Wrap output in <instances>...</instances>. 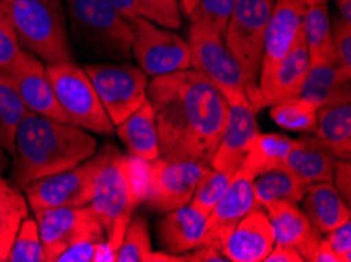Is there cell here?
I'll return each instance as SVG.
<instances>
[{
	"label": "cell",
	"mask_w": 351,
	"mask_h": 262,
	"mask_svg": "<svg viewBox=\"0 0 351 262\" xmlns=\"http://www.w3.org/2000/svg\"><path fill=\"white\" fill-rule=\"evenodd\" d=\"M147 99L155 112L159 157L194 160L211 167L228 115L219 88L189 68L152 77Z\"/></svg>",
	"instance_id": "6da1fadb"
},
{
	"label": "cell",
	"mask_w": 351,
	"mask_h": 262,
	"mask_svg": "<svg viewBox=\"0 0 351 262\" xmlns=\"http://www.w3.org/2000/svg\"><path fill=\"white\" fill-rule=\"evenodd\" d=\"M88 131L27 112L14 138L13 181L24 189L32 181L76 167L97 153Z\"/></svg>",
	"instance_id": "7a4b0ae2"
},
{
	"label": "cell",
	"mask_w": 351,
	"mask_h": 262,
	"mask_svg": "<svg viewBox=\"0 0 351 262\" xmlns=\"http://www.w3.org/2000/svg\"><path fill=\"white\" fill-rule=\"evenodd\" d=\"M147 196V162L114 148L95 178L88 206L104 229L106 240L119 250L132 213Z\"/></svg>",
	"instance_id": "3957f363"
},
{
	"label": "cell",
	"mask_w": 351,
	"mask_h": 262,
	"mask_svg": "<svg viewBox=\"0 0 351 262\" xmlns=\"http://www.w3.org/2000/svg\"><path fill=\"white\" fill-rule=\"evenodd\" d=\"M5 18L21 46L45 65L73 62L62 0H2Z\"/></svg>",
	"instance_id": "277c9868"
},
{
	"label": "cell",
	"mask_w": 351,
	"mask_h": 262,
	"mask_svg": "<svg viewBox=\"0 0 351 262\" xmlns=\"http://www.w3.org/2000/svg\"><path fill=\"white\" fill-rule=\"evenodd\" d=\"M65 13L82 49L121 62L132 57L134 30L109 0H65Z\"/></svg>",
	"instance_id": "5b68a950"
},
{
	"label": "cell",
	"mask_w": 351,
	"mask_h": 262,
	"mask_svg": "<svg viewBox=\"0 0 351 262\" xmlns=\"http://www.w3.org/2000/svg\"><path fill=\"white\" fill-rule=\"evenodd\" d=\"M46 69L68 121L84 131L112 135L115 126L85 69L74 62L46 65Z\"/></svg>",
	"instance_id": "8992f818"
},
{
	"label": "cell",
	"mask_w": 351,
	"mask_h": 262,
	"mask_svg": "<svg viewBox=\"0 0 351 262\" xmlns=\"http://www.w3.org/2000/svg\"><path fill=\"white\" fill-rule=\"evenodd\" d=\"M112 151V144H106L76 167L32 181L23 189L30 209L87 206L93 195L95 178Z\"/></svg>",
	"instance_id": "52a82bcc"
},
{
	"label": "cell",
	"mask_w": 351,
	"mask_h": 262,
	"mask_svg": "<svg viewBox=\"0 0 351 262\" xmlns=\"http://www.w3.org/2000/svg\"><path fill=\"white\" fill-rule=\"evenodd\" d=\"M191 69L204 74L222 90H239L246 93L255 112L263 109L258 90L249 85L243 69L227 49L224 38L210 27L191 23L189 27Z\"/></svg>",
	"instance_id": "ba28073f"
},
{
	"label": "cell",
	"mask_w": 351,
	"mask_h": 262,
	"mask_svg": "<svg viewBox=\"0 0 351 262\" xmlns=\"http://www.w3.org/2000/svg\"><path fill=\"white\" fill-rule=\"evenodd\" d=\"M273 5L274 0H237L224 34L227 49L255 90H258L265 30Z\"/></svg>",
	"instance_id": "9c48e42d"
},
{
	"label": "cell",
	"mask_w": 351,
	"mask_h": 262,
	"mask_svg": "<svg viewBox=\"0 0 351 262\" xmlns=\"http://www.w3.org/2000/svg\"><path fill=\"white\" fill-rule=\"evenodd\" d=\"M95 90L114 126H119L147 101V76L131 63L85 65Z\"/></svg>",
	"instance_id": "30bf717a"
},
{
	"label": "cell",
	"mask_w": 351,
	"mask_h": 262,
	"mask_svg": "<svg viewBox=\"0 0 351 262\" xmlns=\"http://www.w3.org/2000/svg\"><path fill=\"white\" fill-rule=\"evenodd\" d=\"M210 165L184 159L158 157L147 162L145 202L152 211L167 213L188 205Z\"/></svg>",
	"instance_id": "8fae6325"
},
{
	"label": "cell",
	"mask_w": 351,
	"mask_h": 262,
	"mask_svg": "<svg viewBox=\"0 0 351 262\" xmlns=\"http://www.w3.org/2000/svg\"><path fill=\"white\" fill-rule=\"evenodd\" d=\"M134 30L132 57L145 76L156 77L191 68L189 44L173 31L142 16L131 21Z\"/></svg>",
	"instance_id": "7c38bea8"
},
{
	"label": "cell",
	"mask_w": 351,
	"mask_h": 262,
	"mask_svg": "<svg viewBox=\"0 0 351 262\" xmlns=\"http://www.w3.org/2000/svg\"><path fill=\"white\" fill-rule=\"evenodd\" d=\"M34 212L46 262H56L57 256L77 240L101 242L106 239L104 229L88 205L43 207Z\"/></svg>",
	"instance_id": "4fadbf2b"
},
{
	"label": "cell",
	"mask_w": 351,
	"mask_h": 262,
	"mask_svg": "<svg viewBox=\"0 0 351 262\" xmlns=\"http://www.w3.org/2000/svg\"><path fill=\"white\" fill-rule=\"evenodd\" d=\"M228 105L227 125L219 146L211 160V168L233 174L241 167L249 143L257 135L258 122L255 109L246 93L239 90H222Z\"/></svg>",
	"instance_id": "5bb4252c"
},
{
	"label": "cell",
	"mask_w": 351,
	"mask_h": 262,
	"mask_svg": "<svg viewBox=\"0 0 351 262\" xmlns=\"http://www.w3.org/2000/svg\"><path fill=\"white\" fill-rule=\"evenodd\" d=\"M5 73L12 79L25 109L29 112L70 122L56 98L46 65L38 57L23 49L13 65Z\"/></svg>",
	"instance_id": "9a60e30c"
},
{
	"label": "cell",
	"mask_w": 351,
	"mask_h": 262,
	"mask_svg": "<svg viewBox=\"0 0 351 262\" xmlns=\"http://www.w3.org/2000/svg\"><path fill=\"white\" fill-rule=\"evenodd\" d=\"M257 206L254 178L243 167H239L233 173L226 194L208 213L204 245H210L221 251L222 242L233 231L238 222Z\"/></svg>",
	"instance_id": "2e32d148"
},
{
	"label": "cell",
	"mask_w": 351,
	"mask_h": 262,
	"mask_svg": "<svg viewBox=\"0 0 351 262\" xmlns=\"http://www.w3.org/2000/svg\"><path fill=\"white\" fill-rule=\"evenodd\" d=\"M311 68V58L304 40V31L282 60L265 73H260L258 90L263 107L279 104L282 101L300 98L302 83Z\"/></svg>",
	"instance_id": "e0dca14e"
},
{
	"label": "cell",
	"mask_w": 351,
	"mask_h": 262,
	"mask_svg": "<svg viewBox=\"0 0 351 262\" xmlns=\"http://www.w3.org/2000/svg\"><path fill=\"white\" fill-rule=\"evenodd\" d=\"M274 231V244L293 247L301 258L315 262L323 237L295 201L278 200L263 206Z\"/></svg>",
	"instance_id": "ac0fdd59"
},
{
	"label": "cell",
	"mask_w": 351,
	"mask_h": 262,
	"mask_svg": "<svg viewBox=\"0 0 351 262\" xmlns=\"http://www.w3.org/2000/svg\"><path fill=\"white\" fill-rule=\"evenodd\" d=\"M274 247V231L265 207L249 211L221 245L230 262H263Z\"/></svg>",
	"instance_id": "d6986e66"
},
{
	"label": "cell",
	"mask_w": 351,
	"mask_h": 262,
	"mask_svg": "<svg viewBox=\"0 0 351 262\" xmlns=\"http://www.w3.org/2000/svg\"><path fill=\"white\" fill-rule=\"evenodd\" d=\"M306 7L300 0H274L263 40L260 73L268 71L290 52L302 34V14Z\"/></svg>",
	"instance_id": "ffe728a7"
},
{
	"label": "cell",
	"mask_w": 351,
	"mask_h": 262,
	"mask_svg": "<svg viewBox=\"0 0 351 262\" xmlns=\"http://www.w3.org/2000/svg\"><path fill=\"white\" fill-rule=\"evenodd\" d=\"M206 218L208 215L197 211L189 202L167 212L156 226L158 239L166 253L182 254L202 247L205 242Z\"/></svg>",
	"instance_id": "44dd1931"
},
{
	"label": "cell",
	"mask_w": 351,
	"mask_h": 262,
	"mask_svg": "<svg viewBox=\"0 0 351 262\" xmlns=\"http://www.w3.org/2000/svg\"><path fill=\"white\" fill-rule=\"evenodd\" d=\"M337 160L320 138L304 133L293 142L284 167L301 184L309 187L315 183H332Z\"/></svg>",
	"instance_id": "7402d4cb"
},
{
	"label": "cell",
	"mask_w": 351,
	"mask_h": 262,
	"mask_svg": "<svg viewBox=\"0 0 351 262\" xmlns=\"http://www.w3.org/2000/svg\"><path fill=\"white\" fill-rule=\"evenodd\" d=\"M300 98L309 101L317 110L351 103V71L339 65H312Z\"/></svg>",
	"instance_id": "603a6c76"
},
{
	"label": "cell",
	"mask_w": 351,
	"mask_h": 262,
	"mask_svg": "<svg viewBox=\"0 0 351 262\" xmlns=\"http://www.w3.org/2000/svg\"><path fill=\"white\" fill-rule=\"evenodd\" d=\"M304 213L318 233L326 234L351 218L350 206L332 183H315L302 196Z\"/></svg>",
	"instance_id": "cb8c5ba5"
},
{
	"label": "cell",
	"mask_w": 351,
	"mask_h": 262,
	"mask_svg": "<svg viewBox=\"0 0 351 262\" xmlns=\"http://www.w3.org/2000/svg\"><path fill=\"white\" fill-rule=\"evenodd\" d=\"M115 133L128 149V154L143 162L159 157V142L155 112L150 101H145L134 114L115 126Z\"/></svg>",
	"instance_id": "d4e9b609"
},
{
	"label": "cell",
	"mask_w": 351,
	"mask_h": 262,
	"mask_svg": "<svg viewBox=\"0 0 351 262\" xmlns=\"http://www.w3.org/2000/svg\"><path fill=\"white\" fill-rule=\"evenodd\" d=\"M315 135L339 160L351 159V103L317 110Z\"/></svg>",
	"instance_id": "484cf974"
},
{
	"label": "cell",
	"mask_w": 351,
	"mask_h": 262,
	"mask_svg": "<svg viewBox=\"0 0 351 262\" xmlns=\"http://www.w3.org/2000/svg\"><path fill=\"white\" fill-rule=\"evenodd\" d=\"M302 31L312 65H336L332 51V30L328 2L306 7L302 14Z\"/></svg>",
	"instance_id": "4316f807"
},
{
	"label": "cell",
	"mask_w": 351,
	"mask_h": 262,
	"mask_svg": "<svg viewBox=\"0 0 351 262\" xmlns=\"http://www.w3.org/2000/svg\"><path fill=\"white\" fill-rule=\"evenodd\" d=\"M293 138L280 133H257L249 143L241 167L255 179L267 171L284 167Z\"/></svg>",
	"instance_id": "83f0119b"
},
{
	"label": "cell",
	"mask_w": 351,
	"mask_h": 262,
	"mask_svg": "<svg viewBox=\"0 0 351 262\" xmlns=\"http://www.w3.org/2000/svg\"><path fill=\"white\" fill-rule=\"evenodd\" d=\"M29 215L27 198L21 194L18 185H12L0 176V261L7 262L21 223Z\"/></svg>",
	"instance_id": "f1b7e54d"
},
{
	"label": "cell",
	"mask_w": 351,
	"mask_h": 262,
	"mask_svg": "<svg viewBox=\"0 0 351 262\" xmlns=\"http://www.w3.org/2000/svg\"><path fill=\"white\" fill-rule=\"evenodd\" d=\"M27 112L12 79L0 69V148L12 156L16 132Z\"/></svg>",
	"instance_id": "f546056e"
},
{
	"label": "cell",
	"mask_w": 351,
	"mask_h": 262,
	"mask_svg": "<svg viewBox=\"0 0 351 262\" xmlns=\"http://www.w3.org/2000/svg\"><path fill=\"white\" fill-rule=\"evenodd\" d=\"M306 189L307 187L301 184L285 167L267 171L254 179L255 200L262 207L278 200L300 202Z\"/></svg>",
	"instance_id": "4dcf8cb0"
},
{
	"label": "cell",
	"mask_w": 351,
	"mask_h": 262,
	"mask_svg": "<svg viewBox=\"0 0 351 262\" xmlns=\"http://www.w3.org/2000/svg\"><path fill=\"white\" fill-rule=\"evenodd\" d=\"M269 116L279 127L290 132L311 133L315 131L317 109L309 101L293 98L271 105Z\"/></svg>",
	"instance_id": "1f68e13d"
},
{
	"label": "cell",
	"mask_w": 351,
	"mask_h": 262,
	"mask_svg": "<svg viewBox=\"0 0 351 262\" xmlns=\"http://www.w3.org/2000/svg\"><path fill=\"white\" fill-rule=\"evenodd\" d=\"M153 253L148 223L143 217H136L128 224L123 240L115 254V262H150Z\"/></svg>",
	"instance_id": "d6a6232c"
},
{
	"label": "cell",
	"mask_w": 351,
	"mask_h": 262,
	"mask_svg": "<svg viewBox=\"0 0 351 262\" xmlns=\"http://www.w3.org/2000/svg\"><path fill=\"white\" fill-rule=\"evenodd\" d=\"M8 262H46L36 220L25 217L7 254Z\"/></svg>",
	"instance_id": "836d02e7"
},
{
	"label": "cell",
	"mask_w": 351,
	"mask_h": 262,
	"mask_svg": "<svg viewBox=\"0 0 351 262\" xmlns=\"http://www.w3.org/2000/svg\"><path fill=\"white\" fill-rule=\"evenodd\" d=\"M230 173L227 171H217L211 168L204 178L200 179V183L197 184L194 195L191 198L189 205L194 206L197 211H200L205 215H208L213 207L217 205V201L221 200L222 195L226 194L228 184L232 179Z\"/></svg>",
	"instance_id": "e575fe53"
},
{
	"label": "cell",
	"mask_w": 351,
	"mask_h": 262,
	"mask_svg": "<svg viewBox=\"0 0 351 262\" xmlns=\"http://www.w3.org/2000/svg\"><path fill=\"white\" fill-rule=\"evenodd\" d=\"M235 2L237 0H199L193 13L189 14L191 23L210 27L224 38Z\"/></svg>",
	"instance_id": "d590c367"
},
{
	"label": "cell",
	"mask_w": 351,
	"mask_h": 262,
	"mask_svg": "<svg viewBox=\"0 0 351 262\" xmlns=\"http://www.w3.org/2000/svg\"><path fill=\"white\" fill-rule=\"evenodd\" d=\"M136 3L142 18L152 21L164 29H180L182 27L178 0H136Z\"/></svg>",
	"instance_id": "8d00e7d4"
},
{
	"label": "cell",
	"mask_w": 351,
	"mask_h": 262,
	"mask_svg": "<svg viewBox=\"0 0 351 262\" xmlns=\"http://www.w3.org/2000/svg\"><path fill=\"white\" fill-rule=\"evenodd\" d=\"M332 51L336 65L351 71V23L345 19H336L331 24Z\"/></svg>",
	"instance_id": "74e56055"
},
{
	"label": "cell",
	"mask_w": 351,
	"mask_h": 262,
	"mask_svg": "<svg viewBox=\"0 0 351 262\" xmlns=\"http://www.w3.org/2000/svg\"><path fill=\"white\" fill-rule=\"evenodd\" d=\"M24 47L7 19H0V69L7 71Z\"/></svg>",
	"instance_id": "f35d334b"
},
{
	"label": "cell",
	"mask_w": 351,
	"mask_h": 262,
	"mask_svg": "<svg viewBox=\"0 0 351 262\" xmlns=\"http://www.w3.org/2000/svg\"><path fill=\"white\" fill-rule=\"evenodd\" d=\"M324 240H326L329 248L339 258V262L351 261V220H347L339 224L337 228L328 231Z\"/></svg>",
	"instance_id": "ab89813d"
},
{
	"label": "cell",
	"mask_w": 351,
	"mask_h": 262,
	"mask_svg": "<svg viewBox=\"0 0 351 262\" xmlns=\"http://www.w3.org/2000/svg\"><path fill=\"white\" fill-rule=\"evenodd\" d=\"M95 245L97 242L93 240H77L63 250L56 262H93Z\"/></svg>",
	"instance_id": "60d3db41"
},
{
	"label": "cell",
	"mask_w": 351,
	"mask_h": 262,
	"mask_svg": "<svg viewBox=\"0 0 351 262\" xmlns=\"http://www.w3.org/2000/svg\"><path fill=\"white\" fill-rule=\"evenodd\" d=\"M332 183H336V189L343 198L345 202L350 206L351 200V167L348 160H337L336 170H334V178Z\"/></svg>",
	"instance_id": "b9f144b4"
},
{
	"label": "cell",
	"mask_w": 351,
	"mask_h": 262,
	"mask_svg": "<svg viewBox=\"0 0 351 262\" xmlns=\"http://www.w3.org/2000/svg\"><path fill=\"white\" fill-rule=\"evenodd\" d=\"M263 262H304L298 250L287 245H276Z\"/></svg>",
	"instance_id": "7bdbcfd3"
},
{
	"label": "cell",
	"mask_w": 351,
	"mask_h": 262,
	"mask_svg": "<svg viewBox=\"0 0 351 262\" xmlns=\"http://www.w3.org/2000/svg\"><path fill=\"white\" fill-rule=\"evenodd\" d=\"M117 251L110 247L108 240H101L95 245V258L93 262H115Z\"/></svg>",
	"instance_id": "ee69618b"
},
{
	"label": "cell",
	"mask_w": 351,
	"mask_h": 262,
	"mask_svg": "<svg viewBox=\"0 0 351 262\" xmlns=\"http://www.w3.org/2000/svg\"><path fill=\"white\" fill-rule=\"evenodd\" d=\"M109 2L112 3L114 7L119 10V12L123 14L128 21H130V23L132 19H136L137 16H141L139 10H137L136 0H109Z\"/></svg>",
	"instance_id": "f6af8a7d"
},
{
	"label": "cell",
	"mask_w": 351,
	"mask_h": 262,
	"mask_svg": "<svg viewBox=\"0 0 351 262\" xmlns=\"http://www.w3.org/2000/svg\"><path fill=\"white\" fill-rule=\"evenodd\" d=\"M336 3L340 14H342V19L351 23V0H336Z\"/></svg>",
	"instance_id": "bcb514c9"
},
{
	"label": "cell",
	"mask_w": 351,
	"mask_h": 262,
	"mask_svg": "<svg viewBox=\"0 0 351 262\" xmlns=\"http://www.w3.org/2000/svg\"><path fill=\"white\" fill-rule=\"evenodd\" d=\"M178 3H180V8H182L183 12H184V14L189 18V14L193 13V10L195 8V5L199 3V0H178Z\"/></svg>",
	"instance_id": "7dc6e473"
},
{
	"label": "cell",
	"mask_w": 351,
	"mask_h": 262,
	"mask_svg": "<svg viewBox=\"0 0 351 262\" xmlns=\"http://www.w3.org/2000/svg\"><path fill=\"white\" fill-rule=\"evenodd\" d=\"M8 168V159H7V153L0 148V176H2L5 171Z\"/></svg>",
	"instance_id": "c3c4849f"
},
{
	"label": "cell",
	"mask_w": 351,
	"mask_h": 262,
	"mask_svg": "<svg viewBox=\"0 0 351 262\" xmlns=\"http://www.w3.org/2000/svg\"><path fill=\"white\" fill-rule=\"evenodd\" d=\"M302 3V7H309V5H315V3H322V2H328V0H300Z\"/></svg>",
	"instance_id": "681fc988"
},
{
	"label": "cell",
	"mask_w": 351,
	"mask_h": 262,
	"mask_svg": "<svg viewBox=\"0 0 351 262\" xmlns=\"http://www.w3.org/2000/svg\"><path fill=\"white\" fill-rule=\"evenodd\" d=\"M0 19H7V18H5V10H3L2 0H0Z\"/></svg>",
	"instance_id": "f907efd6"
}]
</instances>
